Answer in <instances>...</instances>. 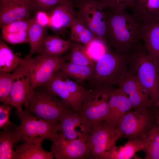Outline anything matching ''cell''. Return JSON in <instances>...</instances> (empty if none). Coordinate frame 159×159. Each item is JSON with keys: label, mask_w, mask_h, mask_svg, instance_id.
<instances>
[{"label": "cell", "mask_w": 159, "mask_h": 159, "mask_svg": "<svg viewBox=\"0 0 159 159\" xmlns=\"http://www.w3.org/2000/svg\"><path fill=\"white\" fill-rule=\"evenodd\" d=\"M4 41L0 40V71H14L22 60Z\"/></svg>", "instance_id": "28"}, {"label": "cell", "mask_w": 159, "mask_h": 159, "mask_svg": "<svg viewBox=\"0 0 159 159\" xmlns=\"http://www.w3.org/2000/svg\"><path fill=\"white\" fill-rule=\"evenodd\" d=\"M74 2L78 8L76 16L85 23L95 37L105 41L107 24L103 4L97 0H74Z\"/></svg>", "instance_id": "11"}, {"label": "cell", "mask_w": 159, "mask_h": 159, "mask_svg": "<svg viewBox=\"0 0 159 159\" xmlns=\"http://www.w3.org/2000/svg\"><path fill=\"white\" fill-rule=\"evenodd\" d=\"M129 71L148 92L153 105L159 92V69L150 59L144 45L140 44L127 55Z\"/></svg>", "instance_id": "3"}, {"label": "cell", "mask_w": 159, "mask_h": 159, "mask_svg": "<svg viewBox=\"0 0 159 159\" xmlns=\"http://www.w3.org/2000/svg\"><path fill=\"white\" fill-rule=\"evenodd\" d=\"M34 10L32 0H11L0 2L1 28L15 21L29 18Z\"/></svg>", "instance_id": "16"}, {"label": "cell", "mask_w": 159, "mask_h": 159, "mask_svg": "<svg viewBox=\"0 0 159 159\" xmlns=\"http://www.w3.org/2000/svg\"><path fill=\"white\" fill-rule=\"evenodd\" d=\"M68 55L54 57L39 54L34 58H24L33 90L47 82L68 60Z\"/></svg>", "instance_id": "8"}, {"label": "cell", "mask_w": 159, "mask_h": 159, "mask_svg": "<svg viewBox=\"0 0 159 159\" xmlns=\"http://www.w3.org/2000/svg\"><path fill=\"white\" fill-rule=\"evenodd\" d=\"M34 10L47 11L59 4L69 1L74 0H32Z\"/></svg>", "instance_id": "36"}, {"label": "cell", "mask_w": 159, "mask_h": 159, "mask_svg": "<svg viewBox=\"0 0 159 159\" xmlns=\"http://www.w3.org/2000/svg\"><path fill=\"white\" fill-rule=\"evenodd\" d=\"M1 37L5 42L12 44L29 43L28 31L14 33H2Z\"/></svg>", "instance_id": "34"}, {"label": "cell", "mask_w": 159, "mask_h": 159, "mask_svg": "<svg viewBox=\"0 0 159 159\" xmlns=\"http://www.w3.org/2000/svg\"><path fill=\"white\" fill-rule=\"evenodd\" d=\"M21 139L17 127L13 124L0 132V159H14V144Z\"/></svg>", "instance_id": "21"}, {"label": "cell", "mask_w": 159, "mask_h": 159, "mask_svg": "<svg viewBox=\"0 0 159 159\" xmlns=\"http://www.w3.org/2000/svg\"><path fill=\"white\" fill-rule=\"evenodd\" d=\"M93 78L88 81L91 89L111 88L128 73L127 56L110 47L96 62Z\"/></svg>", "instance_id": "2"}, {"label": "cell", "mask_w": 159, "mask_h": 159, "mask_svg": "<svg viewBox=\"0 0 159 159\" xmlns=\"http://www.w3.org/2000/svg\"><path fill=\"white\" fill-rule=\"evenodd\" d=\"M74 1L62 3L47 11L49 16V27L54 32H60L70 28L76 12Z\"/></svg>", "instance_id": "18"}, {"label": "cell", "mask_w": 159, "mask_h": 159, "mask_svg": "<svg viewBox=\"0 0 159 159\" xmlns=\"http://www.w3.org/2000/svg\"><path fill=\"white\" fill-rule=\"evenodd\" d=\"M60 70L68 77L79 84L90 80L95 71L94 67L77 65L69 62H65Z\"/></svg>", "instance_id": "26"}, {"label": "cell", "mask_w": 159, "mask_h": 159, "mask_svg": "<svg viewBox=\"0 0 159 159\" xmlns=\"http://www.w3.org/2000/svg\"><path fill=\"white\" fill-rule=\"evenodd\" d=\"M143 143L142 138L128 140L122 146L116 145L104 155L102 159H130L138 151H142Z\"/></svg>", "instance_id": "23"}, {"label": "cell", "mask_w": 159, "mask_h": 159, "mask_svg": "<svg viewBox=\"0 0 159 159\" xmlns=\"http://www.w3.org/2000/svg\"><path fill=\"white\" fill-rule=\"evenodd\" d=\"M35 19L37 22L45 28L49 26V16L47 11L44 10L37 11Z\"/></svg>", "instance_id": "38"}, {"label": "cell", "mask_w": 159, "mask_h": 159, "mask_svg": "<svg viewBox=\"0 0 159 159\" xmlns=\"http://www.w3.org/2000/svg\"><path fill=\"white\" fill-rule=\"evenodd\" d=\"M31 23V18L17 20L1 27V33H14L28 31Z\"/></svg>", "instance_id": "33"}, {"label": "cell", "mask_w": 159, "mask_h": 159, "mask_svg": "<svg viewBox=\"0 0 159 159\" xmlns=\"http://www.w3.org/2000/svg\"><path fill=\"white\" fill-rule=\"evenodd\" d=\"M111 88L96 87L88 90L79 112L93 127L105 121L109 110Z\"/></svg>", "instance_id": "7"}, {"label": "cell", "mask_w": 159, "mask_h": 159, "mask_svg": "<svg viewBox=\"0 0 159 159\" xmlns=\"http://www.w3.org/2000/svg\"><path fill=\"white\" fill-rule=\"evenodd\" d=\"M118 86L127 95L134 110L147 109L153 105L147 91L129 71Z\"/></svg>", "instance_id": "15"}, {"label": "cell", "mask_w": 159, "mask_h": 159, "mask_svg": "<svg viewBox=\"0 0 159 159\" xmlns=\"http://www.w3.org/2000/svg\"><path fill=\"white\" fill-rule=\"evenodd\" d=\"M151 108L154 114L156 123L159 124V107H156L153 105Z\"/></svg>", "instance_id": "39"}, {"label": "cell", "mask_w": 159, "mask_h": 159, "mask_svg": "<svg viewBox=\"0 0 159 159\" xmlns=\"http://www.w3.org/2000/svg\"><path fill=\"white\" fill-rule=\"evenodd\" d=\"M153 105L156 107H159V92L157 101L155 105Z\"/></svg>", "instance_id": "40"}, {"label": "cell", "mask_w": 159, "mask_h": 159, "mask_svg": "<svg viewBox=\"0 0 159 159\" xmlns=\"http://www.w3.org/2000/svg\"><path fill=\"white\" fill-rule=\"evenodd\" d=\"M145 153V159H159V127L155 124L142 137Z\"/></svg>", "instance_id": "27"}, {"label": "cell", "mask_w": 159, "mask_h": 159, "mask_svg": "<svg viewBox=\"0 0 159 159\" xmlns=\"http://www.w3.org/2000/svg\"><path fill=\"white\" fill-rule=\"evenodd\" d=\"M42 85L63 100L77 112L88 90L68 77L60 70L56 72L49 80Z\"/></svg>", "instance_id": "6"}, {"label": "cell", "mask_w": 159, "mask_h": 159, "mask_svg": "<svg viewBox=\"0 0 159 159\" xmlns=\"http://www.w3.org/2000/svg\"><path fill=\"white\" fill-rule=\"evenodd\" d=\"M142 40L149 56L159 69V20L142 23Z\"/></svg>", "instance_id": "19"}, {"label": "cell", "mask_w": 159, "mask_h": 159, "mask_svg": "<svg viewBox=\"0 0 159 159\" xmlns=\"http://www.w3.org/2000/svg\"><path fill=\"white\" fill-rule=\"evenodd\" d=\"M11 0H0V2H3L9 1Z\"/></svg>", "instance_id": "42"}, {"label": "cell", "mask_w": 159, "mask_h": 159, "mask_svg": "<svg viewBox=\"0 0 159 159\" xmlns=\"http://www.w3.org/2000/svg\"><path fill=\"white\" fill-rule=\"evenodd\" d=\"M11 106L3 104L0 105V128H4L12 124L9 120Z\"/></svg>", "instance_id": "37"}, {"label": "cell", "mask_w": 159, "mask_h": 159, "mask_svg": "<svg viewBox=\"0 0 159 159\" xmlns=\"http://www.w3.org/2000/svg\"><path fill=\"white\" fill-rule=\"evenodd\" d=\"M100 2L104 6L105 8V6L107 0H97Z\"/></svg>", "instance_id": "41"}, {"label": "cell", "mask_w": 159, "mask_h": 159, "mask_svg": "<svg viewBox=\"0 0 159 159\" xmlns=\"http://www.w3.org/2000/svg\"><path fill=\"white\" fill-rule=\"evenodd\" d=\"M157 124L158 125V126L159 127V124Z\"/></svg>", "instance_id": "43"}, {"label": "cell", "mask_w": 159, "mask_h": 159, "mask_svg": "<svg viewBox=\"0 0 159 159\" xmlns=\"http://www.w3.org/2000/svg\"><path fill=\"white\" fill-rule=\"evenodd\" d=\"M44 28L38 23L34 18H31L30 25L28 30L29 51L28 57H32L35 54H42L44 49Z\"/></svg>", "instance_id": "24"}, {"label": "cell", "mask_w": 159, "mask_h": 159, "mask_svg": "<svg viewBox=\"0 0 159 159\" xmlns=\"http://www.w3.org/2000/svg\"><path fill=\"white\" fill-rule=\"evenodd\" d=\"M70 55L68 60L73 64L84 66L95 67V62L87 54L84 45L72 43Z\"/></svg>", "instance_id": "30"}, {"label": "cell", "mask_w": 159, "mask_h": 159, "mask_svg": "<svg viewBox=\"0 0 159 159\" xmlns=\"http://www.w3.org/2000/svg\"><path fill=\"white\" fill-rule=\"evenodd\" d=\"M14 73L0 71V101L12 107L10 95L14 79Z\"/></svg>", "instance_id": "32"}, {"label": "cell", "mask_w": 159, "mask_h": 159, "mask_svg": "<svg viewBox=\"0 0 159 159\" xmlns=\"http://www.w3.org/2000/svg\"><path fill=\"white\" fill-rule=\"evenodd\" d=\"M135 0H107L105 7L113 11H122L127 7L131 8Z\"/></svg>", "instance_id": "35"}, {"label": "cell", "mask_w": 159, "mask_h": 159, "mask_svg": "<svg viewBox=\"0 0 159 159\" xmlns=\"http://www.w3.org/2000/svg\"><path fill=\"white\" fill-rule=\"evenodd\" d=\"M107 24L105 41L116 51L128 54L140 44L142 23L124 10L105 11Z\"/></svg>", "instance_id": "1"}, {"label": "cell", "mask_w": 159, "mask_h": 159, "mask_svg": "<svg viewBox=\"0 0 159 159\" xmlns=\"http://www.w3.org/2000/svg\"><path fill=\"white\" fill-rule=\"evenodd\" d=\"M21 121L17 127L21 139L25 142L35 143L44 139L53 141L60 130L59 122L47 120L25 110H16Z\"/></svg>", "instance_id": "5"}, {"label": "cell", "mask_w": 159, "mask_h": 159, "mask_svg": "<svg viewBox=\"0 0 159 159\" xmlns=\"http://www.w3.org/2000/svg\"><path fill=\"white\" fill-rule=\"evenodd\" d=\"M70 28L71 38L74 43L85 45L95 37L85 23L76 15Z\"/></svg>", "instance_id": "29"}, {"label": "cell", "mask_w": 159, "mask_h": 159, "mask_svg": "<svg viewBox=\"0 0 159 159\" xmlns=\"http://www.w3.org/2000/svg\"><path fill=\"white\" fill-rule=\"evenodd\" d=\"M51 151L57 159H85L90 158L85 142L80 139L70 140L58 133L53 141Z\"/></svg>", "instance_id": "13"}, {"label": "cell", "mask_w": 159, "mask_h": 159, "mask_svg": "<svg viewBox=\"0 0 159 159\" xmlns=\"http://www.w3.org/2000/svg\"><path fill=\"white\" fill-rule=\"evenodd\" d=\"M13 73L14 77L10 100L11 106L21 111L23 105L31 98L34 92L24 58Z\"/></svg>", "instance_id": "12"}, {"label": "cell", "mask_w": 159, "mask_h": 159, "mask_svg": "<svg viewBox=\"0 0 159 159\" xmlns=\"http://www.w3.org/2000/svg\"><path fill=\"white\" fill-rule=\"evenodd\" d=\"M121 138L117 128L105 121L93 127L85 143L90 159H102L105 154L112 149Z\"/></svg>", "instance_id": "10"}, {"label": "cell", "mask_w": 159, "mask_h": 159, "mask_svg": "<svg viewBox=\"0 0 159 159\" xmlns=\"http://www.w3.org/2000/svg\"><path fill=\"white\" fill-rule=\"evenodd\" d=\"M42 141L35 143L25 142L14 150V159H52L54 154L42 147Z\"/></svg>", "instance_id": "22"}, {"label": "cell", "mask_w": 159, "mask_h": 159, "mask_svg": "<svg viewBox=\"0 0 159 159\" xmlns=\"http://www.w3.org/2000/svg\"><path fill=\"white\" fill-rule=\"evenodd\" d=\"M60 130L66 138L79 139L86 142L93 127L80 113L73 110L67 113L60 121Z\"/></svg>", "instance_id": "14"}, {"label": "cell", "mask_w": 159, "mask_h": 159, "mask_svg": "<svg viewBox=\"0 0 159 159\" xmlns=\"http://www.w3.org/2000/svg\"><path fill=\"white\" fill-rule=\"evenodd\" d=\"M24 105L25 110L41 118L54 122H60L67 113L74 110L43 85L34 90L31 98Z\"/></svg>", "instance_id": "4"}, {"label": "cell", "mask_w": 159, "mask_h": 159, "mask_svg": "<svg viewBox=\"0 0 159 159\" xmlns=\"http://www.w3.org/2000/svg\"><path fill=\"white\" fill-rule=\"evenodd\" d=\"M84 46L87 54L95 62L110 48L104 40L96 37Z\"/></svg>", "instance_id": "31"}, {"label": "cell", "mask_w": 159, "mask_h": 159, "mask_svg": "<svg viewBox=\"0 0 159 159\" xmlns=\"http://www.w3.org/2000/svg\"><path fill=\"white\" fill-rule=\"evenodd\" d=\"M72 43L57 36L49 35L44 39L43 51L42 54L54 57H60L71 49Z\"/></svg>", "instance_id": "25"}, {"label": "cell", "mask_w": 159, "mask_h": 159, "mask_svg": "<svg viewBox=\"0 0 159 159\" xmlns=\"http://www.w3.org/2000/svg\"><path fill=\"white\" fill-rule=\"evenodd\" d=\"M131 8L142 23L159 20V0H135Z\"/></svg>", "instance_id": "20"}, {"label": "cell", "mask_w": 159, "mask_h": 159, "mask_svg": "<svg viewBox=\"0 0 159 159\" xmlns=\"http://www.w3.org/2000/svg\"><path fill=\"white\" fill-rule=\"evenodd\" d=\"M152 106L146 109L130 110L124 115L117 127L121 133V138H141L151 129L156 124Z\"/></svg>", "instance_id": "9"}, {"label": "cell", "mask_w": 159, "mask_h": 159, "mask_svg": "<svg viewBox=\"0 0 159 159\" xmlns=\"http://www.w3.org/2000/svg\"><path fill=\"white\" fill-rule=\"evenodd\" d=\"M109 110L105 121L113 127L117 128L124 115L133 108L128 96L120 87L112 88L109 100Z\"/></svg>", "instance_id": "17"}]
</instances>
